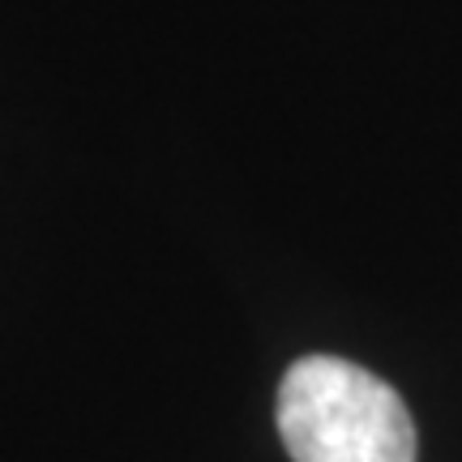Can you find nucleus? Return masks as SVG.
I'll list each match as a JSON object with an SVG mask.
<instances>
[{"mask_svg":"<svg viewBox=\"0 0 462 462\" xmlns=\"http://www.w3.org/2000/svg\"><path fill=\"white\" fill-rule=\"evenodd\" d=\"M279 437L291 462H415V424L398 390L338 356L287 368Z\"/></svg>","mask_w":462,"mask_h":462,"instance_id":"1","label":"nucleus"}]
</instances>
